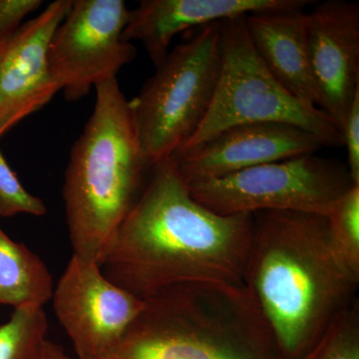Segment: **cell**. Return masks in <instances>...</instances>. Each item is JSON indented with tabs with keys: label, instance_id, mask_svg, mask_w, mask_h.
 I'll return each mask as SVG.
<instances>
[{
	"label": "cell",
	"instance_id": "6da1fadb",
	"mask_svg": "<svg viewBox=\"0 0 359 359\" xmlns=\"http://www.w3.org/2000/svg\"><path fill=\"white\" fill-rule=\"evenodd\" d=\"M252 228V214L223 216L194 199L171 158L152 168L100 266L144 301L189 283L244 285Z\"/></svg>",
	"mask_w": 359,
	"mask_h": 359
},
{
	"label": "cell",
	"instance_id": "7a4b0ae2",
	"mask_svg": "<svg viewBox=\"0 0 359 359\" xmlns=\"http://www.w3.org/2000/svg\"><path fill=\"white\" fill-rule=\"evenodd\" d=\"M244 287L268 321L285 359H299L335 316L355 301L359 282L337 262L327 217L252 214Z\"/></svg>",
	"mask_w": 359,
	"mask_h": 359
},
{
	"label": "cell",
	"instance_id": "3957f363",
	"mask_svg": "<svg viewBox=\"0 0 359 359\" xmlns=\"http://www.w3.org/2000/svg\"><path fill=\"white\" fill-rule=\"evenodd\" d=\"M93 112L71 150L63 199L73 254L101 264L152 167L117 78L97 85Z\"/></svg>",
	"mask_w": 359,
	"mask_h": 359
},
{
	"label": "cell",
	"instance_id": "277c9868",
	"mask_svg": "<svg viewBox=\"0 0 359 359\" xmlns=\"http://www.w3.org/2000/svg\"><path fill=\"white\" fill-rule=\"evenodd\" d=\"M145 302L104 359H285L244 285L189 283Z\"/></svg>",
	"mask_w": 359,
	"mask_h": 359
},
{
	"label": "cell",
	"instance_id": "5b68a950",
	"mask_svg": "<svg viewBox=\"0 0 359 359\" xmlns=\"http://www.w3.org/2000/svg\"><path fill=\"white\" fill-rule=\"evenodd\" d=\"M221 22L196 28L129 100L137 136L152 168L171 159L209 112L221 72Z\"/></svg>",
	"mask_w": 359,
	"mask_h": 359
},
{
	"label": "cell",
	"instance_id": "8992f818",
	"mask_svg": "<svg viewBox=\"0 0 359 359\" xmlns=\"http://www.w3.org/2000/svg\"><path fill=\"white\" fill-rule=\"evenodd\" d=\"M245 18L221 22V72L214 100L199 129L178 152L249 123L292 125L313 134L323 147L344 146L332 118L295 98L271 75L252 46Z\"/></svg>",
	"mask_w": 359,
	"mask_h": 359
},
{
	"label": "cell",
	"instance_id": "52a82bcc",
	"mask_svg": "<svg viewBox=\"0 0 359 359\" xmlns=\"http://www.w3.org/2000/svg\"><path fill=\"white\" fill-rule=\"evenodd\" d=\"M358 185L346 164L306 154L189 184L194 199L223 216L294 211L327 216Z\"/></svg>",
	"mask_w": 359,
	"mask_h": 359
},
{
	"label": "cell",
	"instance_id": "ba28073f",
	"mask_svg": "<svg viewBox=\"0 0 359 359\" xmlns=\"http://www.w3.org/2000/svg\"><path fill=\"white\" fill-rule=\"evenodd\" d=\"M130 11L123 0H72L48 49L51 76L68 101L117 78L136 47L123 39Z\"/></svg>",
	"mask_w": 359,
	"mask_h": 359
},
{
	"label": "cell",
	"instance_id": "9c48e42d",
	"mask_svg": "<svg viewBox=\"0 0 359 359\" xmlns=\"http://www.w3.org/2000/svg\"><path fill=\"white\" fill-rule=\"evenodd\" d=\"M51 299L76 355L84 359L109 355L146 304L106 278L100 264L74 254Z\"/></svg>",
	"mask_w": 359,
	"mask_h": 359
},
{
	"label": "cell",
	"instance_id": "30bf717a",
	"mask_svg": "<svg viewBox=\"0 0 359 359\" xmlns=\"http://www.w3.org/2000/svg\"><path fill=\"white\" fill-rule=\"evenodd\" d=\"M72 0H56L0 41V139L50 102L59 90L48 49Z\"/></svg>",
	"mask_w": 359,
	"mask_h": 359
},
{
	"label": "cell",
	"instance_id": "8fae6325",
	"mask_svg": "<svg viewBox=\"0 0 359 359\" xmlns=\"http://www.w3.org/2000/svg\"><path fill=\"white\" fill-rule=\"evenodd\" d=\"M321 142L306 130L282 123H249L223 130L172 157L189 184L237 173L266 163L316 154Z\"/></svg>",
	"mask_w": 359,
	"mask_h": 359
},
{
	"label": "cell",
	"instance_id": "7c38bea8",
	"mask_svg": "<svg viewBox=\"0 0 359 359\" xmlns=\"http://www.w3.org/2000/svg\"><path fill=\"white\" fill-rule=\"evenodd\" d=\"M311 71L320 109L341 129L359 93V4L327 0L306 11Z\"/></svg>",
	"mask_w": 359,
	"mask_h": 359
},
{
	"label": "cell",
	"instance_id": "4fadbf2b",
	"mask_svg": "<svg viewBox=\"0 0 359 359\" xmlns=\"http://www.w3.org/2000/svg\"><path fill=\"white\" fill-rule=\"evenodd\" d=\"M309 0H142L130 11L125 41H139L154 66L179 33L211 23L266 11L313 6Z\"/></svg>",
	"mask_w": 359,
	"mask_h": 359
},
{
	"label": "cell",
	"instance_id": "5bb4252c",
	"mask_svg": "<svg viewBox=\"0 0 359 359\" xmlns=\"http://www.w3.org/2000/svg\"><path fill=\"white\" fill-rule=\"evenodd\" d=\"M306 9L250 14L245 25L257 55L283 88L302 102L320 108L309 61Z\"/></svg>",
	"mask_w": 359,
	"mask_h": 359
},
{
	"label": "cell",
	"instance_id": "9a60e30c",
	"mask_svg": "<svg viewBox=\"0 0 359 359\" xmlns=\"http://www.w3.org/2000/svg\"><path fill=\"white\" fill-rule=\"evenodd\" d=\"M46 264L25 244L14 242L0 228V304L43 306L53 294Z\"/></svg>",
	"mask_w": 359,
	"mask_h": 359
},
{
	"label": "cell",
	"instance_id": "2e32d148",
	"mask_svg": "<svg viewBox=\"0 0 359 359\" xmlns=\"http://www.w3.org/2000/svg\"><path fill=\"white\" fill-rule=\"evenodd\" d=\"M47 330L43 306L14 309L11 320L0 325V359H42Z\"/></svg>",
	"mask_w": 359,
	"mask_h": 359
},
{
	"label": "cell",
	"instance_id": "e0dca14e",
	"mask_svg": "<svg viewBox=\"0 0 359 359\" xmlns=\"http://www.w3.org/2000/svg\"><path fill=\"white\" fill-rule=\"evenodd\" d=\"M325 217L337 262L359 282V185L344 194Z\"/></svg>",
	"mask_w": 359,
	"mask_h": 359
},
{
	"label": "cell",
	"instance_id": "ac0fdd59",
	"mask_svg": "<svg viewBox=\"0 0 359 359\" xmlns=\"http://www.w3.org/2000/svg\"><path fill=\"white\" fill-rule=\"evenodd\" d=\"M299 359H359V304L355 299L328 325Z\"/></svg>",
	"mask_w": 359,
	"mask_h": 359
},
{
	"label": "cell",
	"instance_id": "d6986e66",
	"mask_svg": "<svg viewBox=\"0 0 359 359\" xmlns=\"http://www.w3.org/2000/svg\"><path fill=\"white\" fill-rule=\"evenodd\" d=\"M46 212L43 201L26 190L0 150V217L20 214L41 217Z\"/></svg>",
	"mask_w": 359,
	"mask_h": 359
},
{
	"label": "cell",
	"instance_id": "ffe728a7",
	"mask_svg": "<svg viewBox=\"0 0 359 359\" xmlns=\"http://www.w3.org/2000/svg\"><path fill=\"white\" fill-rule=\"evenodd\" d=\"M340 132L346 149V166L354 183L359 185V93L351 104Z\"/></svg>",
	"mask_w": 359,
	"mask_h": 359
},
{
	"label": "cell",
	"instance_id": "44dd1931",
	"mask_svg": "<svg viewBox=\"0 0 359 359\" xmlns=\"http://www.w3.org/2000/svg\"><path fill=\"white\" fill-rule=\"evenodd\" d=\"M41 0H0V41L15 32L26 16L39 11Z\"/></svg>",
	"mask_w": 359,
	"mask_h": 359
},
{
	"label": "cell",
	"instance_id": "7402d4cb",
	"mask_svg": "<svg viewBox=\"0 0 359 359\" xmlns=\"http://www.w3.org/2000/svg\"><path fill=\"white\" fill-rule=\"evenodd\" d=\"M42 359H84L76 358H71L65 353V349L59 344H54L53 341L47 339L45 344L43 358Z\"/></svg>",
	"mask_w": 359,
	"mask_h": 359
}]
</instances>
